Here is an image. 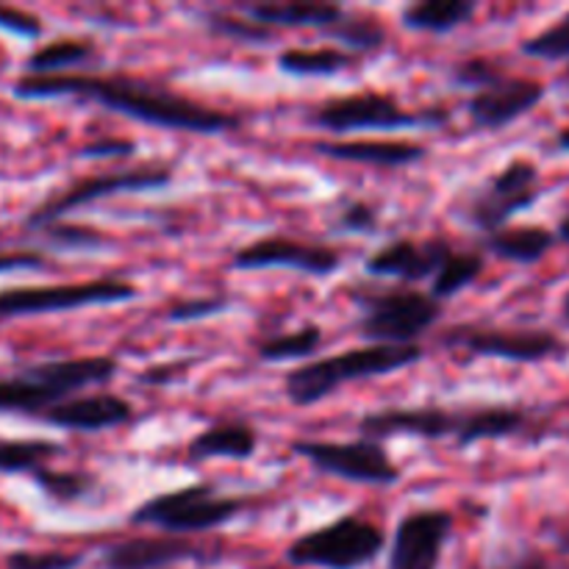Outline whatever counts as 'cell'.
<instances>
[{
  "label": "cell",
  "mask_w": 569,
  "mask_h": 569,
  "mask_svg": "<svg viewBox=\"0 0 569 569\" xmlns=\"http://www.w3.org/2000/svg\"><path fill=\"white\" fill-rule=\"evenodd\" d=\"M11 92L20 100H89V103H98L103 109L117 111V114L144 122V126L203 133V137L231 131L242 122L231 111L211 109L198 100L172 94L167 89L153 87V83L133 81V78L70 76V72H64V76H22L20 81H14Z\"/></svg>",
  "instance_id": "cell-1"
},
{
  "label": "cell",
  "mask_w": 569,
  "mask_h": 569,
  "mask_svg": "<svg viewBox=\"0 0 569 569\" xmlns=\"http://www.w3.org/2000/svg\"><path fill=\"white\" fill-rule=\"evenodd\" d=\"M120 370L114 356L53 359L22 367L14 376L0 378V415L42 417L61 400L76 398L89 387H103Z\"/></svg>",
  "instance_id": "cell-2"
},
{
  "label": "cell",
  "mask_w": 569,
  "mask_h": 569,
  "mask_svg": "<svg viewBox=\"0 0 569 569\" xmlns=\"http://www.w3.org/2000/svg\"><path fill=\"white\" fill-rule=\"evenodd\" d=\"M420 345H367L326 359L306 361L283 378V392L295 406H315L345 383L381 378L422 361Z\"/></svg>",
  "instance_id": "cell-3"
},
{
  "label": "cell",
  "mask_w": 569,
  "mask_h": 569,
  "mask_svg": "<svg viewBox=\"0 0 569 569\" xmlns=\"http://www.w3.org/2000/svg\"><path fill=\"white\" fill-rule=\"evenodd\" d=\"M350 300L359 309L356 328L372 345H415L442 317V303L431 292L406 283L398 287H353Z\"/></svg>",
  "instance_id": "cell-4"
},
{
  "label": "cell",
  "mask_w": 569,
  "mask_h": 569,
  "mask_svg": "<svg viewBox=\"0 0 569 569\" xmlns=\"http://www.w3.org/2000/svg\"><path fill=\"white\" fill-rule=\"evenodd\" d=\"M383 548L387 533L381 526L359 515H345L295 539L283 559L292 567L365 569L383 553Z\"/></svg>",
  "instance_id": "cell-5"
},
{
  "label": "cell",
  "mask_w": 569,
  "mask_h": 569,
  "mask_svg": "<svg viewBox=\"0 0 569 569\" xmlns=\"http://www.w3.org/2000/svg\"><path fill=\"white\" fill-rule=\"evenodd\" d=\"M448 120L450 111L445 106L411 111L383 92H359L326 100L309 114L311 126L328 133L409 131V128H439Z\"/></svg>",
  "instance_id": "cell-6"
},
{
  "label": "cell",
  "mask_w": 569,
  "mask_h": 569,
  "mask_svg": "<svg viewBox=\"0 0 569 569\" xmlns=\"http://www.w3.org/2000/svg\"><path fill=\"white\" fill-rule=\"evenodd\" d=\"M242 515V500L217 492L211 483H189V487L161 492L139 503L128 520L133 526L159 528L167 533H206L228 526Z\"/></svg>",
  "instance_id": "cell-7"
},
{
  "label": "cell",
  "mask_w": 569,
  "mask_h": 569,
  "mask_svg": "<svg viewBox=\"0 0 569 569\" xmlns=\"http://www.w3.org/2000/svg\"><path fill=\"white\" fill-rule=\"evenodd\" d=\"M539 194H542L539 167L528 159H511L467 198L461 217L467 220V226L478 228L489 237V233L506 228V222L515 214L531 209Z\"/></svg>",
  "instance_id": "cell-8"
},
{
  "label": "cell",
  "mask_w": 569,
  "mask_h": 569,
  "mask_svg": "<svg viewBox=\"0 0 569 569\" xmlns=\"http://www.w3.org/2000/svg\"><path fill=\"white\" fill-rule=\"evenodd\" d=\"M292 453L315 465L326 476L342 478L367 487H392L400 481V470L378 439L353 442H326V439H295Z\"/></svg>",
  "instance_id": "cell-9"
},
{
  "label": "cell",
  "mask_w": 569,
  "mask_h": 569,
  "mask_svg": "<svg viewBox=\"0 0 569 569\" xmlns=\"http://www.w3.org/2000/svg\"><path fill=\"white\" fill-rule=\"evenodd\" d=\"M139 289L128 281L98 278V281L64 283V287H20L0 292V320L9 317L53 315V311H76L87 306L128 303Z\"/></svg>",
  "instance_id": "cell-10"
},
{
  "label": "cell",
  "mask_w": 569,
  "mask_h": 569,
  "mask_svg": "<svg viewBox=\"0 0 569 569\" xmlns=\"http://www.w3.org/2000/svg\"><path fill=\"white\" fill-rule=\"evenodd\" d=\"M172 183V172L167 167H137V170H117L103 172V176H87L81 181L72 183L64 192L53 194L44 200L42 206L28 214L26 226L33 231L53 226L61 217L70 211L83 209V206L94 203L100 198H111L120 192H153V189H164Z\"/></svg>",
  "instance_id": "cell-11"
},
{
  "label": "cell",
  "mask_w": 569,
  "mask_h": 569,
  "mask_svg": "<svg viewBox=\"0 0 569 569\" xmlns=\"http://www.w3.org/2000/svg\"><path fill=\"white\" fill-rule=\"evenodd\" d=\"M445 345L467 350L481 359L515 361V365H542L548 359H561L567 353V345L553 331H539V328H450L445 333Z\"/></svg>",
  "instance_id": "cell-12"
},
{
  "label": "cell",
  "mask_w": 569,
  "mask_h": 569,
  "mask_svg": "<svg viewBox=\"0 0 569 569\" xmlns=\"http://www.w3.org/2000/svg\"><path fill=\"white\" fill-rule=\"evenodd\" d=\"M470 422V409H445V406H400V409L370 411L359 420V433L367 439L420 437V439H456L461 448Z\"/></svg>",
  "instance_id": "cell-13"
},
{
  "label": "cell",
  "mask_w": 569,
  "mask_h": 569,
  "mask_svg": "<svg viewBox=\"0 0 569 569\" xmlns=\"http://www.w3.org/2000/svg\"><path fill=\"white\" fill-rule=\"evenodd\" d=\"M342 264V253L331 244L300 242L292 237H264L244 244L233 253V270H272V267H287V270L306 272L315 278H328Z\"/></svg>",
  "instance_id": "cell-14"
},
{
  "label": "cell",
  "mask_w": 569,
  "mask_h": 569,
  "mask_svg": "<svg viewBox=\"0 0 569 569\" xmlns=\"http://www.w3.org/2000/svg\"><path fill=\"white\" fill-rule=\"evenodd\" d=\"M453 533V515L445 509H415L398 522L389 545V569H439Z\"/></svg>",
  "instance_id": "cell-15"
},
{
  "label": "cell",
  "mask_w": 569,
  "mask_h": 569,
  "mask_svg": "<svg viewBox=\"0 0 569 569\" xmlns=\"http://www.w3.org/2000/svg\"><path fill=\"white\" fill-rule=\"evenodd\" d=\"M548 89L542 81L533 78H517L503 76L492 87L481 89L467 100V114H470L472 126L483 128V131H500V128L511 126L528 111L537 109L545 100Z\"/></svg>",
  "instance_id": "cell-16"
},
{
  "label": "cell",
  "mask_w": 569,
  "mask_h": 569,
  "mask_svg": "<svg viewBox=\"0 0 569 569\" xmlns=\"http://www.w3.org/2000/svg\"><path fill=\"white\" fill-rule=\"evenodd\" d=\"M450 250L453 248L445 239H422V242L395 239V242L383 244L381 250L367 256L365 270L376 278H395V281L411 287V283L433 281Z\"/></svg>",
  "instance_id": "cell-17"
},
{
  "label": "cell",
  "mask_w": 569,
  "mask_h": 569,
  "mask_svg": "<svg viewBox=\"0 0 569 569\" xmlns=\"http://www.w3.org/2000/svg\"><path fill=\"white\" fill-rule=\"evenodd\" d=\"M42 420L64 431L98 433L131 422L133 409L120 395H76L44 411Z\"/></svg>",
  "instance_id": "cell-18"
},
{
  "label": "cell",
  "mask_w": 569,
  "mask_h": 569,
  "mask_svg": "<svg viewBox=\"0 0 569 569\" xmlns=\"http://www.w3.org/2000/svg\"><path fill=\"white\" fill-rule=\"evenodd\" d=\"M181 561H203V550L181 537H139L106 548L100 569H167Z\"/></svg>",
  "instance_id": "cell-19"
},
{
  "label": "cell",
  "mask_w": 569,
  "mask_h": 569,
  "mask_svg": "<svg viewBox=\"0 0 569 569\" xmlns=\"http://www.w3.org/2000/svg\"><path fill=\"white\" fill-rule=\"evenodd\" d=\"M315 150L326 159L353 161L367 167H411L428 156L422 144L403 139H345V142H315Z\"/></svg>",
  "instance_id": "cell-20"
},
{
  "label": "cell",
  "mask_w": 569,
  "mask_h": 569,
  "mask_svg": "<svg viewBox=\"0 0 569 569\" xmlns=\"http://www.w3.org/2000/svg\"><path fill=\"white\" fill-rule=\"evenodd\" d=\"M259 450V433L250 422L244 420H217L211 422L206 431L192 437L187 445L189 459L206 461V459H231V461H248L253 459Z\"/></svg>",
  "instance_id": "cell-21"
},
{
  "label": "cell",
  "mask_w": 569,
  "mask_h": 569,
  "mask_svg": "<svg viewBox=\"0 0 569 569\" xmlns=\"http://www.w3.org/2000/svg\"><path fill=\"white\" fill-rule=\"evenodd\" d=\"M242 14L267 28H331L345 14L337 3H248Z\"/></svg>",
  "instance_id": "cell-22"
},
{
  "label": "cell",
  "mask_w": 569,
  "mask_h": 569,
  "mask_svg": "<svg viewBox=\"0 0 569 569\" xmlns=\"http://www.w3.org/2000/svg\"><path fill=\"white\" fill-rule=\"evenodd\" d=\"M559 237L556 231L542 226H515V228H500V231L489 233L487 250L495 253L498 259L511 261V264H537L542 261L550 250L556 248Z\"/></svg>",
  "instance_id": "cell-23"
},
{
  "label": "cell",
  "mask_w": 569,
  "mask_h": 569,
  "mask_svg": "<svg viewBox=\"0 0 569 569\" xmlns=\"http://www.w3.org/2000/svg\"><path fill=\"white\" fill-rule=\"evenodd\" d=\"M476 0H420V3L406 6L400 22L409 31L450 33L456 28L467 26L476 17Z\"/></svg>",
  "instance_id": "cell-24"
},
{
  "label": "cell",
  "mask_w": 569,
  "mask_h": 569,
  "mask_svg": "<svg viewBox=\"0 0 569 569\" xmlns=\"http://www.w3.org/2000/svg\"><path fill=\"white\" fill-rule=\"evenodd\" d=\"M356 64V56L342 48H289L278 53V70L298 78H328Z\"/></svg>",
  "instance_id": "cell-25"
},
{
  "label": "cell",
  "mask_w": 569,
  "mask_h": 569,
  "mask_svg": "<svg viewBox=\"0 0 569 569\" xmlns=\"http://www.w3.org/2000/svg\"><path fill=\"white\" fill-rule=\"evenodd\" d=\"M98 56L89 39H56V42L42 44L33 50L26 61L28 76H64L67 67L87 64Z\"/></svg>",
  "instance_id": "cell-26"
},
{
  "label": "cell",
  "mask_w": 569,
  "mask_h": 569,
  "mask_svg": "<svg viewBox=\"0 0 569 569\" xmlns=\"http://www.w3.org/2000/svg\"><path fill=\"white\" fill-rule=\"evenodd\" d=\"M61 453L64 448L50 439H0V472L3 476H20V472L33 476L48 461L59 459Z\"/></svg>",
  "instance_id": "cell-27"
},
{
  "label": "cell",
  "mask_w": 569,
  "mask_h": 569,
  "mask_svg": "<svg viewBox=\"0 0 569 569\" xmlns=\"http://www.w3.org/2000/svg\"><path fill=\"white\" fill-rule=\"evenodd\" d=\"M483 272V256L476 250H450L448 259L442 261L439 272L431 281V298L439 303L448 298H456L461 289L472 287Z\"/></svg>",
  "instance_id": "cell-28"
},
{
  "label": "cell",
  "mask_w": 569,
  "mask_h": 569,
  "mask_svg": "<svg viewBox=\"0 0 569 569\" xmlns=\"http://www.w3.org/2000/svg\"><path fill=\"white\" fill-rule=\"evenodd\" d=\"M328 39H337L339 44H345L348 53H365V50H378L387 42V28L378 17L370 14H348L345 11L331 28H326Z\"/></svg>",
  "instance_id": "cell-29"
},
{
  "label": "cell",
  "mask_w": 569,
  "mask_h": 569,
  "mask_svg": "<svg viewBox=\"0 0 569 569\" xmlns=\"http://www.w3.org/2000/svg\"><path fill=\"white\" fill-rule=\"evenodd\" d=\"M322 348V328L309 322V326L298 328L289 333H276V337L264 339L259 345V359L278 365V361H292V359H309L317 350Z\"/></svg>",
  "instance_id": "cell-30"
},
{
  "label": "cell",
  "mask_w": 569,
  "mask_h": 569,
  "mask_svg": "<svg viewBox=\"0 0 569 569\" xmlns=\"http://www.w3.org/2000/svg\"><path fill=\"white\" fill-rule=\"evenodd\" d=\"M31 478L50 500H56V503H78V500L87 498L94 487V478L81 470H50V467H42V470L33 472Z\"/></svg>",
  "instance_id": "cell-31"
},
{
  "label": "cell",
  "mask_w": 569,
  "mask_h": 569,
  "mask_svg": "<svg viewBox=\"0 0 569 569\" xmlns=\"http://www.w3.org/2000/svg\"><path fill=\"white\" fill-rule=\"evenodd\" d=\"M200 20H203V26L209 28L211 33L237 39V42L264 44L276 39V31H272V28L261 26V22H253L250 17H233V14H226V11H206Z\"/></svg>",
  "instance_id": "cell-32"
},
{
  "label": "cell",
  "mask_w": 569,
  "mask_h": 569,
  "mask_svg": "<svg viewBox=\"0 0 569 569\" xmlns=\"http://www.w3.org/2000/svg\"><path fill=\"white\" fill-rule=\"evenodd\" d=\"M522 53L539 61H569V11L522 42Z\"/></svg>",
  "instance_id": "cell-33"
},
{
  "label": "cell",
  "mask_w": 569,
  "mask_h": 569,
  "mask_svg": "<svg viewBox=\"0 0 569 569\" xmlns=\"http://www.w3.org/2000/svg\"><path fill=\"white\" fill-rule=\"evenodd\" d=\"M331 231L337 233H376L378 211L367 200L345 198L331 217Z\"/></svg>",
  "instance_id": "cell-34"
},
{
  "label": "cell",
  "mask_w": 569,
  "mask_h": 569,
  "mask_svg": "<svg viewBox=\"0 0 569 569\" xmlns=\"http://www.w3.org/2000/svg\"><path fill=\"white\" fill-rule=\"evenodd\" d=\"M503 76L506 72L498 61L481 59V56H478V59L459 61V64L450 70V81L461 89H472V94L481 92V89H487V87H492V83H498Z\"/></svg>",
  "instance_id": "cell-35"
},
{
  "label": "cell",
  "mask_w": 569,
  "mask_h": 569,
  "mask_svg": "<svg viewBox=\"0 0 569 569\" xmlns=\"http://www.w3.org/2000/svg\"><path fill=\"white\" fill-rule=\"evenodd\" d=\"M83 553H61V550H14L6 556V569H78Z\"/></svg>",
  "instance_id": "cell-36"
},
{
  "label": "cell",
  "mask_w": 569,
  "mask_h": 569,
  "mask_svg": "<svg viewBox=\"0 0 569 569\" xmlns=\"http://www.w3.org/2000/svg\"><path fill=\"white\" fill-rule=\"evenodd\" d=\"M44 239L53 242L56 248L64 250H94L106 242L103 233L94 231L89 226H78V222H53V226L42 228Z\"/></svg>",
  "instance_id": "cell-37"
},
{
  "label": "cell",
  "mask_w": 569,
  "mask_h": 569,
  "mask_svg": "<svg viewBox=\"0 0 569 569\" xmlns=\"http://www.w3.org/2000/svg\"><path fill=\"white\" fill-rule=\"evenodd\" d=\"M226 309H228L226 298L181 300V303H176L170 311H167V320L170 322H198V320H209V317L222 315Z\"/></svg>",
  "instance_id": "cell-38"
},
{
  "label": "cell",
  "mask_w": 569,
  "mask_h": 569,
  "mask_svg": "<svg viewBox=\"0 0 569 569\" xmlns=\"http://www.w3.org/2000/svg\"><path fill=\"white\" fill-rule=\"evenodd\" d=\"M0 28L14 37H26V39H37L42 37L44 26L37 14H28V11L14 9V6H0Z\"/></svg>",
  "instance_id": "cell-39"
},
{
  "label": "cell",
  "mask_w": 569,
  "mask_h": 569,
  "mask_svg": "<svg viewBox=\"0 0 569 569\" xmlns=\"http://www.w3.org/2000/svg\"><path fill=\"white\" fill-rule=\"evenodd\" d=\"M133 150H137V144L131 142V139H98V142H89L87 148L81 150L83 156H89V159H120V156H131Z\"/></svg>",
  "instance_id": "cell-40"
},
{
  "label": "cell",
  "mask_w": 569,
  "mask_h": 569,
  "mask_svg": "<svg viewBox=\"0 0 569 569\" xmlns=\"http://www.w3.org/2000/svg\"><path fill=\"white\" fill-rule=\"evenodd\" d=\"M44 256L33 250H17V253H0V276L20 270H42Z\"/></svg>",
  "instance_id": "cell-41"
},
{
  "label": "cell",
  "mask_w": 569,
  "mask_h": 569,
  "mask_svg": "<svg viewBox=\"0 0 569 569\" xmlns=\"http://www.w3.org/2000/svg\"><path fill=\"white\" fill-rule=\"evenodd\" d=\"M492 569H556V567L550 565V561L545 559L539 550H526V553L515 556V559L503 561V565H498Z\"/></svg>",
  "instance_id": "cell-42"
},
{
  "label": "cell",
  "mask_w": 569,
  "mask_h": 569,
  "mask_svg": "<svg viewBox=\"0 0 569 569\" xmlns=\"http://www.w3.org/2000/svg\"><path fill=\"white\" fill-rule=\"evenodd\" d=\"M189 367V361H181V365H170V367H153V370H148V372H142V376H139V383H167V381H172V372H181V370H187Z\"/></svg>",
  "instance_id": "cell-43"
},
{
  "label": "cell",
  "mask_w": 569,
  "mask_h": 569,
  "mask_svg": "<svg viewBox=\"0 0 569 569\" xmlns=\"http://www.w3.org/2000/svg\"><path fill=\"white\" fill-rule=\"evenodd\" d=\"M556 237H559V242L569 244V211L559 220V228H556Z\"/></svg>",
  "instance_id": "cell-44"
},
{
  "label": "cell",
  "mask_w": 569,
  "mask_h": 569,
  "mask_svg": "<svg viewBox=\"0 0 569 569\" xmlns=\"http://www.w3.org/2000/svg\"><path fill=\"white\" fill-rule=\"evenodd\" d=\"M553 148H556V153H569V128H565V131L556 137Z\"/></svg>",
  "instance_id": "cell-45"
},
{
  "label": "cell",
  "mask_w": 569,
  "mask_h": 569,
  "mask_svg": "<svg viewBox=\"0 0 569 569\" xmlns=\"http://www.w3.org/2000/svg\"><path fill=\"white\" fill-rule=\"evenodd\" d=\"M561 317L569 322V289H567L565 298H561Z\"/></svg>",
  "instance_id": "cell-46"
}]
</instances>
